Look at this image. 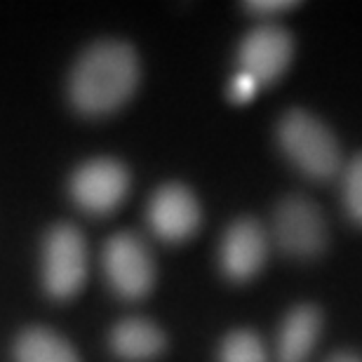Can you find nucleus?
<instances>
[{
	"label": "nucleus",
	"mask_w": 362,
	"mask_h": 362,
	"mask_svg": "<svg viewBox=\"0 0 362 362\" xmlns=\"http://www.w3.org/2000/svg\"><path fill=\"white\" fill-rule=\"evenodd\" d=\"M139 85V59L132 45L104 40L92 45L71 71L69 97L85 115H106L127 104Z\"/></svg>",
	"instance_id": "f257e3e1"
},
{
	"label": "nucleus",
	"mask_w": 362,
	"mask_h": 362,
	"mask_svg": "<svg viewBox=\"0 0 362 362\" xmlns=\"http://www.w3.org/2000/svg\"><path fill=\"white\" fill-rule=\"evenodd\" d=\"M278 144L301 175L327 181L341 170V148L329 127L315 115L292 108L278 122Z\"/></svg>",
	"instance_id": "f03ea898"
},
{
	"label": "nucleus",
	"mask_w": 362,
	"mask_h": 362,
	"mask_svg": "<svg viewBox=\"0 0 362 362\" xmlns=\"http://www.w3.org/2000/svg\"><path fill=\"white\" fill-rule=\"evenodd\" d=\"M88 280V245L71 223H59L42 245V285L52 299L69 301Z\"/></svg>",
	"instance_id": "7ed1b4c3"
},
{
	"label": "nucleus",
	"mask_w": 362,
	"mask_h": 362,
	"mask_svg": "<svg viewBox=\"0 0 362 362\" xmlns=\"http://www.w3.org/2000/svg\"><path fill=\"white\" fill-rule=\"evenodd\" d=\"M101 264L108 285L129 301L144 299L156 282V264L146 243L134 233H115L106 240Z\"/></svg>",
	"instance_id": "20e7f679"
},
{
	"label": "nucleus",
	"mask_w": 362,
	"mask_h": 362,
	"mask_svg": "<svg viewBox=\"0 0 362 362\" xmlns=\"http://www.w3.org/2000/svg\"><path fill=\"white\" fill-rule=\"evenodd\" d=\"M273 240L294 259H315L327 247V223L313 200L289 195L273 214Z\"/></svg>",
	"instance_id": "39448f33"
},
{
	"label": "nucleus",
	"mask_w": 362,
	"mask_h": 362,
	"mask_svg": "<svg viewBox=\"0 0 362 362\" xmlns=\"http://www.w3.org/2000/svg\"><path fill=\"white\" fill-rule=\"evenodd\" d=\"M71 198L88 214L115 212L129 191V172L113 158H97L81 165L71 177Z\"/></svg>",
	"instance_id": "423d86ee"
},
{
	"label": "nucleus",
	"mask_w": 362,
	"mask_h": 362,
	"mask_svg": "<svg viewBox=\"0 0 362 362\" xmlns=\"http://www.w3.org/2000/svg\"><path fill=\"white\" fill-rule=\"evenodd\" d=\"M200 205L195 195L181 184L158 188L146 207L151 230L165 243H184L200 228Z\"/></svg>",
	"instance_id": "0eeeda50"
},
{
	"label": "nucleus",
	"mask_w": 362,
	"mask_h": 362,
	"mask_svg": "<svg viewBox=\"0 0 362 362\" xmlns=\"http://www.w3.org/2000/svg\"><path fill=\"white\" fill-rule=\"evenodd\" d=\"M294 54V40L285 28L264 24L245 35L238 49L240 71L252 76L259 85H269L285 74Z\"/></svg>",
	"instance_id": "6e6552de"
},
{
	"label": "nucleus",
	"mask_w": 362,
	"mask_h": 362,
	"mask_svg": "<svg viewBox=\"0 0 362 362\" xmlns=\"http://www.w3.org/2000/svg\"><path fill=\"white\" fill-rule=\"evenodd\" d=\"M269 257V238L255 219H238L221 238L219 264L226 278L247 282L264 269Z\"/></svg>",
	"instance_id": "1a4fd4ad"
},
{
	"label": "nucleus",
	"mask_w": 362,
	"mask_h": 362,
	"mask_svg": "<svg viewBox=\"0 0 362 362\" xmlns=\"http://www.w3.org/2000/svg\"><path fill=\"white\" fill-rule=\"evenodd\" d=\"M322 329V315L315 306H296L287 313L280 325L275 341V360L278 362H306L313 353Z\"/></svg>",
	"instance_id": "9d476101"
},
{
	"label": "nucleus",
	"mask_w": 362,
	"mask_h": 362,
	"mask_svg": "<svg viewBox=\"0 0 362 362\" xmlns=\"http://www.w3.org/2000/svg\"><path fill=\"white\" fill-rule=\"evenodd\" d=\"M111 351L125 362H148L165 351V334L146 317H125L111 332Z\"/></svg>",
	"instance_id": "9b49d317"
},
{
	"label": "nucleus",
	"mask_w": 362,
	"mask_h": 362,
	"mask_svg": "<svg viewBox=\"0 0 362 362\" xmlns=\"http://www.w3.org/2000/svg\"><path fill=\"white\" fill-rule=\"evenodd\" d=\"M17 362H81L76 349L62 334L45 327L21 332L14 344Z\"/></svg>",
	"instance_id": "f8f14e48"
},
{
	"label": "nucleus",
	"mask_w": 362,
	"mask_h": 362,
	"mask_svg": "<svg viewBox=\"0 0 362 362\" xmlns=\"http://www.w3.org/2000/svg\"><path fill=\"white\" fill-rule=\"evenodd\" d=\"M219 362H269L266 346L255 332L235 329L221 341Z\"/></svg>",
	"instance_id": "ddd939ff"
},
{
	"label": "nucleus",
	"mask_w": 362,
	"mask_h": 362,
	"mask_svg": "<svg viewBox=\"0 0 362 362\" xmlns=\"http://www.w3.org/2000/svg\"><path fill=\"white\" fill-rule=\"evenodd\" d=\"M344 205L351 219L362 226V153L344 172Z\"/></svg>",
	"instance_id": "4468645a"
},
{
	"label": "nucleus",
	"mask_w": 362,
	"mask_h": 362,
	"mask_svg": "<svg viewBox=\"0 0 362 362\" xmlns=\"http://www.w3.org/2000/svg\"><path fill=\"white\" fill-rule=\"evenodd\" d=\"M245 12L255 14V17H278V14H285V12H292L299 7L296 0H250L245 3Z\"/></svg>",
	"instance_id": "2eb2a0df"
},
{
	"label": "nucleus",
	"mask_w": 362,
	"mask_h": 362,
	"mask_svg": "<svg viewBox=\"0 0 362 362\" xmlns=\"http://www.w3.org/2000/svg\"><path fill=\"white\" fill-rule=\"evenodd\" d=\"M257 90H259V83L252 76L240 71V74L233 78V83H230V99H233L235 104H247L257 94Z\"/></svg>",
	"instance_id": "dca6fc26"
},
{
	"label": "nucleus",
	"mask_w": 362,
	"mask_h": 362,
	"mask_svg": "<svg viewBox=\"0 0 362 362\" xmlns=\"http://www.w3.org/2000/svg\"><path fill=\"white\" fill-rule=\"evenodd\" d=\"M327 362H362V356H358V353H351V351H344V353L332 356Z\"/></svg>",
	"instance_id": "f3484780"
}]
</instances>
